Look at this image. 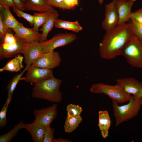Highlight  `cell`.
Here are the masks:
<instances>
[{
    "mask_svg": "<svg viewBox=\"0 0 142 142\" xmlns=\"http://www.w3.org/2000/svg\"><path fill=\"white\" fill-rule=\"evenodd\" d=\"M134 36L129 23L117 25L106 32L99 45L100 57L103 59L111 60L120 55L124 45Z\"/></svg>",
    "mask_w": 142,
    "mask_h": 142,
    "instance_id": "1",
    "label": "cell"
},
{
    "mask_svg": "<svg viewBox=\"0 0 142 142\" xmlns=\"http://www.w3.org/2000/svg\"><path fill=\"white\" fill-rule=\"evenodd\" d=\"M62 80L53 76L34 84L31 96L54 103L60 102L62 95L59 90Z\"/></svg>",
    "mask_w": 142,
    "mask_h": 142,
    "instance_id": "2",
    "label": "cell"
},
{
    "mask_svg": "<svg viewBox=\"0 0 142 142\" xmlns=\"http://www.w3.org/2000/svg\"><path fill=\"white\" fill-rule=\"evenodd\" d=\"M112 101L113 115L115 118L116 126L136 117L142 105L141 98L133 95L128 103L123 105H119L116 102L113 100Z\"/></svg>",
    "mask_w": 142,
    "mask_h": 142,
    "instance_id": "3",
    "label": "cell"
},
{
    "mask_svg": "<svg viewBox=\"0 0 142 142\" xmlns=\"http://www.w3.org/2000/svg\"><path fill=\"white\" fill-rule=\"evenodd\" d=\"M120 55L124 57L132 67L142 68V41L134 36L124 45Z\"/></svg>",
    "mask_w": 142,
    "mask_h": 142,
    "instance_id": "4",
    "label": "cell"
},
{
    "mask_svg": "<svg viewBox=\"0 0 142 142\" xmlns=\"http://www.w3.org/2000/svg\"><path fill=\"white\" fill-rule=\"evenodd\" d=\"M90 90L92 93L104 94L118 103L129 102L132 96L126 93L117 84L113 85L101 83L95 84L91 86Z\"/></svg>",
    "mask_w": 142,
    "mask_h": 142,
    "instance_id": "5",
    "label": "cell"
},
{
    "mask_svg": "<svg viewBox=\"0 0 142 142\" xmlns=\"http://www.w3.org/2000/svg\"><path fill=\"white\" fill-rule=\"evenodd\" d=\"M77 39L76 35L70 33H60L49 40L40 42L42 53L54 51L55 48L70 44Z\"/></svg>",
    "mask_w": 142,
    "mask_h": 142,
    "instance_id": "6",
    "label": "cell"
},
{
    "mask_svg": "<svg viewBox=\"0 0 142 142\" xmlns=\"http://www.w3.org/2000/svg\"><path fill=\"white\" fill-rule=\"evenodd\" d=\"M57 105L54 104L45 108L35 109L33 112L34 121L45 127L50 126L57 115Z\"/></svg>",
    "mask_w": 142,
    "mask_h": 142,
    "instance_id": "7",
    "label": "cell"
},
{
    "mask_svg": "<svg viewBox=\"0 0 142 142\" xmlns=\"http://www.w3.org/2000/svg\"><path fill=\"white\" fill-rule=\"evenodd\" d=\"M61 61L59 52L53 51L42 53L31 65L41 68L52 70L59 66Z\"/></svg>",
    "mask_w": 142,
    "mask_h": 142,
    "instance_id": "8",
    "label": "cell"
},
{
    "mask_svg": "<svg viewBox=\"0 0 142 142\" xmlns=\"http://www.w3.org/2000/svg\"><path fill=\"white\" fill-rule=\"evenodd\" d=\"M27 70L25 76L21 79L26 82L34 84L54 76L52 70L41 68L32 65Z\"/></svg>",
    "mask_w": 142,
    "mask_h": 142,
    "instance_id": "9",
    "label": "cell"
},
{
    "mask_svg": "<svg viewBox=\"0 0 142 142\" xmlns=\"http://www.w3.org/2000/svg\"><path fill=\"white\" fill-rule=\"evenodd\" d=\"M117 84L126 93L136 97L142 96V83L135 78L128 77L118 79Z\"/></svg>",
    "mask_w": 142,
    "mask_h": 142,
    "instance_id": "10",
    "label": "cell"
},
{
    "mask_svg": "<svg viewBox=\"0 0 142 142\" xmlns=\"http://www.w3.org/2000/svg\"><path fill=\"white\" fill-rule=\"evenodd\" d=\"M104 16L101 25L103 29L107 32L117 26L119 19L117 10L113 1L105 5Z\"/></svg>",
    "mask_w": 142,
    "mask_h": 142,
    "instance_id": "11",
    "label": "cell"
},
{
    "mask_svg": "<svg viewBox=\"0 0 142 142\" xmlns=\"http://www.w3.org/2000/svg\"><path fill=\"white\" fill-rule=\"evenodd\" d=\"M15 32L14 35L17 39L26 43H31L39 41L41 34L38 31L34 30L32 28L24 27L20 23L19 24L13 29Z\"/></svg>",
    "mask_w": 142,
    "mask_h": 142,
    "instance_id": "12",
    "label": "cell"
},
{
    "mask_svg": "<svg viewBox=\"0 0 142 142\" xmlns=\"http://www.w3.org/2000/svg\"><path fill=\"white\" fill-rule=\"evenodd\" d=\"M21 54L23 55L25 63L27 65H31L42 54L39 41L25 43L22 48Z\"/></svg>",
    "mask_w": 142,
    "mask_h": 142,
    "instance_id": "13",
    "label": "cell"
},
{
    "mask_svg": "<svg viewBox=\"0 0 142 142\" xmlns=\"http://www.w3.org/2000/svg\"><path fill=\"white\" fill-rule=\"evenodd\" d=\"M118 12L119 19L117 25L126 23L130 19L131 9L134 2L129 0H113Z\"/></svg>",
    "mask_w": 142,
    "mask_h": 142,
    "instance_id": "14",
    "label": "cell"
},
{
    "mask_svg": "<svg viewBox=\"0 0 142 142\" xmlns=\"http://www.w3.org/2000/svg\"><path fill=\"white\" fill-rule=\"evenodd\" d=\"M25 10L39 12H57L48 3L47 0H25L24 3Z\"/></svg>",
    "mask_w": 142,
    "mask_h": 142,
    "instance_id": "15",
    "label": "cell"
},
{
    "mask_svg": "<svg viewBox=\"0 0 142 142\" xmlns=\"http://www.w3.org/2000/svg\"><path fill=\"white\" fill-rule=\"evenodd\" d=\"M24 128L30 134L32 139L35 142H43L46 127L34 121L33 123L24 124Z\"/></svg>",
    "mask_w": 142,
    "mask_h": 142,
    "instance_id": "16",
    "label": "cell"
},
{
    "mask_svg": "<svg viewBox=\"0 0 142 142\" xmlns=\"http://www.w3.org/2000/svg\"><path fill=\"white\" fill-rule=\"evenodd\" d=\"M17 39V42L15 44L5 47H0L1 59L11 57L21 54L22 48L25 42L19 39Z\"/></svg>",
    "mask_w": 142,
    "mask_h": 142,
    "instance_id": "17",
    "label": "cell"
},
{
    "mask_svg": "<svg viewBox=\"0 0 142 142\" xmlns=\"http://www.w3.org/2000/svg\"><path fill=\"white\" fill-rule=\"evenodd\" d=\"M99 123L98 126L102 137L106 138L108 136L109 130L111 125V120L108 112L100 110L98 112Z\"/></svg>",
    "mask_w": 142,
    "mask_h": 142,
    "instance_id": "18",
    "label": "cell"
},
{
    "mask_svg": "<svg viewBox=\"0 0 142 142\" xmlns=\"http://www.w3.org/2000/svg\"><path fill=\"white\" fill-rule=\"evenodd\" d=\"M59 14L57 11L51 13L46 22L42 26L40 30L42 32L39 42L47 40V36L55 25L56 20L58 19Z\"/></svg>",
    "mask_w": 142,
    "mask_h": 142,
    "instance_id": "19",
    "label": "cell"
},
{
    "mask_svg": "<svg viewBox=\"0 0 142 142\" xmlns=\"http://www.w3.org/2000/svg\"><path fill=\"white\" fill-rule=\"evenodd\" d=\"M24 57L18 54L8 61L5 65L0 69V72L4 71L17 72L23 68L22 62Z\"/></svg>",
    "mask_w": 142,
    "mask_h": 142,
    "instance_id": "20",
    "label": "cell"
},
{
    "mask_svg": "<svg viewBox=\"0 0 142 142\" xmlns=\"http://www.w3.org/2000/svg\"><path fill=\"white\" fill-rule=\"evenodd\" d=\"M0 8L1 12L2 14L4 23L8 29H13L20 23L12 14L9 8H4L0 6Z\"/></svg>",
    "mask_w": 142,
    "mask_h": 142,
    "instance_id": "21",
    "label": "cell"
},
{
    "mask_svg": "<svg viewBox=\"0 0 142 142\" xmlns=\"http://www.w3.org/2000/svg\"><path fill=\"white\" fill-rule=\"evenodd\" d=\"M54 26L56 27L72 31L78 33L82 31V27L78 21L71 22L58 19L56 20Z\"/></svg>",
    "mask_w": 142,
    "mask_h": 142,
    "instance_id": "22",
    "label": "cell"
},
{
    "mask_svg": "<svg viewBox=\"0 0 142 142\" xmlns=\"http://www.w3.org/2000/svg\"><path fill=\"white\" fill-rule=\"evenodd\" d=\"M30 66L26 65L24 69L20 73L15 75L10 81L6 87L7 91V100H11L12 95L17 84L21 79L23 74Z\"/></svg>",
    "mask_w": 142,
    "mask_h": 142,
    "instance_id": "23",
    "label": "cell"
},
{
    "mask_svg": "<svg viewBox=\"0 0 142 142\" xmlns=\"http://www.w3.org/2000/svg\"><path fill=\"white\" fill-rule=\"evenodd\" d=\"M82 120V118L80 116L72 117L67 115L64 126L65 132L67 133L73 132L78 126Z\"/></svg>",
    "mask_w": 142,
    "mask_h": 142,
    "instance_id": "24",
    "label": "cell"
},
{
    "mask_svg": "<svg viewBox=\"0 0 142 142\" xmlns=\"http://www.w3.org/2000/svg\"><path fill=\"white\" fill-rule=\"evenodd\" d=\"M51 13L48 12H35L33 15V29L35 31H38L39 27L46 22Z\"/></svg>",
    "mask_w": 142,
    "mask_h": 142,
    "instance_id": "25",
    "label": "cell"
},
{
    "mask_svg": "<svg viewBox=\"0 0 142 142\" xmlns=\"http://www.w3.org/2000/svg\"><path fill=\"white\" fill-rule=\"evenodd\" d=\"M24 124L22 121L15 125L9 132L0 136V142H9L21 129L24 128Z\"/></svg>",
    "mask_w": 142,
    "mask_h": 142,
    "instance_id": "26",
    "label": "cell"
},
{
    "mask_svg": "<svg viewBox=\"0 0 142 142\" xmlns=\"http://www.w3.org/2000/svg\"><path fill=\"white\" fill-rule=\"evenodd\" d=\"M128 23L132 28L134 35L142 41V24L132 19H130Z\"/></svg>",
    "mask_w": 142,
    "mask_h": 142,
    "instance_id": "27",
    "label": "cell"
},
{
    "mask_svg": "<svg viewBox=\"0 0 142 142\" xmlns=\"http://www.w3.org/2000/svg\"><path fill=\"white\" fill-rule=\"evenodd\" d=\"M67 115L72 117L80 116L82 111V107L78 105L70 104L67 106Z\"/></svg>",
    "mask_w": 142,
    "mask_h": 142,
    "instance_id": "28",
    "label": "cell"
},
{
    "mask_svg": "<svg viewBox=\"0 0 142 142\" xmlns=\"http://www.w3.org/2000/svg\"><path fill=\"white\" fill-rule=\"evenodd\" d=\"M13 12L18 17L27 21L31 26L33 25L34 16L25 13L16 6L12 7Z\"/></svg>",
    "mask_w": 142,
    "mask_h": 142,
    "instance_id": "29",
    "label": "cell"
},
{
    "mask_svg": "<svg viewBox=\"0 0 142 142\" xmlns=\"http://www.w3.org/2000/svg\"><path fill=\"white\" fill-rule=\"evenodd\" d=\"M11 100L6 101L0 111V128H2L5 126L7 123L6 113L8 106Z\"/></svg>",
    "mask_w": 142,
    "mask_h": 142,
    "instance_id": "30",
    "label": "cell"
},
{
    "mask_svg": "<svg viewBox=\"0 0 142 142\" xmlns=\"http://www.w3.org/2000/svg\"><path fill=\"white\" fill-rule=\"evenodd\" d=\"M3 40V42L0 45V46L3 47L15 44L17 42V39L14 36L9 32L6 34Z\"/></svg>",
    "mask_w": 142,
    "mask_h": 142,
    "instance_id": "31",
    "label": "cell"
},
{
    "mask_svg": "<svg viewBox=\"0 0 142 142\" xmlns=\"http://www.w3.org/2000/svg\"><path fill=\"white\" fill-rule=\"evenodd\" d=\"M49 4L53 7L62 9H71L65 3L64 0H47Z\"/></svg>",
    "mask_w": 142,
    "mask_h": 142,
    "instance_id": "32",
    "label": "cell"
},
{
    "mask_svg": "<svg viewBox=\"0 0 142 142\" xmlns=\"http://www.w3.org/2000/svg\"><path fill=\"white\" fill-rule=\"evenodd\" d=\"M55 129L49 126L46 127V130L43 142H53Z\"/></svg>",
    "mask_w": 142,
    "mask_h": 142,
    "instance_id": "33",
    "label": "cell"
},
{
    "mask_svg": "<svg viewBox=\"0 0 142 142\" xmlns=\"http://www.w3.org/2000/svg\"><path fill=\"white\" fill-rule=\"evenodd\" d=\"M9 29L4 25L2 17V13L0 14V38L1 40H3L6 34L8 32Z\"/></svg>",
    "mask_w": 142,
    "mask_h": 142,
    "instance_id": "34",
    "label": "cell"
},
{
    "mask_svg": "<svg viewBox=\"0 0 142 142\" xmlns=\"http://www.w3.org/2000/svg\"><path fill=\"white\" fill-rule=\"evenodd\" d=\"M133 19L142 24V8L132 12L130 19Z\"/></svg>",
    "mask_w": 142,
    "mask_h": 142,
    "instance_id": "35",
    "label": "cell"
},
{
    "mask_svg": "<svg viewBox=\"0 0 142 142\" xmlns=\"http://www.w3.org/2000/svg\"><path fill=\"white\" fill-rule=\"evenodd\" d=\"M0 6L5 8L16 6L13 0H0Z\"/></svg>",
    "mask_w": 142,
    "mask_h": 142,
    "instance_id": "36",
    "label": "cell"
},
{
    "mask_svg": "<svg viewBox=\"0 0 142 142\" xmlns=\"http://www.w3.org/2000/svg\"><path fill=\"white\" fill-rule=\"evenodd\" d=\"M68 6L71 9L75 7L78 4V0H64Z\"/></svg>",
    "mask_w": 142,
    "mask_h": 142,
    "instance_id": "37",
    "label": "cell"
},
{
    "mask_svg": "<svg viewBox=\"0 0 142 142\" xmlns=\"http://www.w3.org/2000/svg\"><path fill=\"white\" fill-rule=\"evenodd\" d=\"M16 7L23 11L25 10L24 4L22 0H13Z\"/></svg>",
    "mask_w": 142,
    "mask_h": 142,
    "instance_id": "38",
    "label": "cell"
},
{
    "mask_svg": "<svg viewBox=\"0 0 142 142\" xmlns=\"http://www.w3.org/2000/svg\"><path fill=\"white\" fill-rule=\"evenodd\" d=\"M71 141L67 139L59 138L54 139L53 142H70Z\"/></svg>",
    "mask_w": 142,
    "mask_h": 142,
    "instance_id": "39",
    "label": "cell"
},
{
    "mask_svg": "<svg viewBox=\"0 0 142 142\" xmlns=\"http://www.w3.org/2000/svg\"><path fill=\"white\" fill-rule=\"evenodd\" d=\"M104 0H98L99 3L100 4L102 5L103 3Z\"/></svg>",
    "mask_w": 142,
    "mask_h": 142,
    "instance_id": "40",
    "label": "cell"
},
{
    "mask_svg": "<svg viewBox=\"0 0 142 142\" xmlns=\"http://www.w3.org/2000/svg\"><path fill=\"white\" fill-rule=\"evenodd\" d=\"M129 1H131L133 2H134L135 1H136L137 0H129Z\"/></svg>",
    "mask_w": 142,
    "mask_h": 142,
    "instance_id": "41",
    "label": "cell"
},
{
    "mask_svg": "<svg viewBox=\"0 0 142 142\" xmlns=\"http://www.w3.org/2000/svg\"><path fill=\"white\" fill-rule=\"evenodd\" d=\"M25 0H22L23 2V3H24V2L25 1Z\"/></svg>",
    "mask_w": 142,
    "mask_h": 142,
    "instance_id": "42",
    "label": "cell"
},
{
    "mask_svg": "<svg viewBox=\"0 0 142 142\" xmlns=\"http://www.w3.org/2000/svg\"><path fill=\"white\" fill-rule=\"evenodd\" d=\"M141 99H142V97H141Z\"/></svg>",
    "mask_w": 142,
    "mask_h": 142,
    "instance_id": "43",
    "label": "cell"
}]
</instances>
